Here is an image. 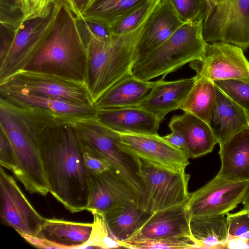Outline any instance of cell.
<instances>
[{
    "label": "cell",
    "mask_w": 249,
    "mask_h": 249,
    "mask_svg": "<svg viewBox=\"0 0 249 249\" xmlns=\"http://www.w3.org/2000/svg\"><path fill=\"white\" fill-rule=\"evenodd\" d=\"M41 148L50 193L71 213L86 210L89 173L69 122H59L47 128L41 137Z\"/></svg>",
    "instance_id": "cell-1"
},
{
    "label": "cell",
    "mask_w": 249,
    "mask_h": 249,
    "mask_svg": "<svg viewBox=\"0 0 249 249\" xmlns=\"http://www.w3.org/2000/svg\"><path fill=\"white\" fill-rule=\"evenodd\" d=\"M62 121L0 98V128L8 139L15 156L12 173L30 194L46 196L50 193L42 159L41 137L47 128Z\"/></svg>",
    "instance_id": "cell-2"
},
{
    "label": "cell",
    "mask_w": 249,
    "mask_h": 249,
    "mask_svg": "<svg viewBox=\"0 0 249 249\" xmlns=\"http://www.w3.org/2000/svg\"><path fill=\"white\" fill-rule=\"evenodd\" d=\"M87 62L86 42L77 18L64 0H57L53 22L23 70L86 84Z\"/></svg>",
    "instance_id": "cell-3"
},
{
    "label": "cell",
    "mask_w": 249,
    "mask_h": 249,
    "mask_svg": "<svg viewBox=\"0 0 249 249\" xmlns=\"http://www.w3.org/2000/svg\"><path fill=\"white\" fill-rule=\"evenodd\" d=\"M154 10L134 29L107 38L92 35L78 20L86 44V84L93 105L118 81L132 74L139 58V43Z\"/></svg>",
    "instance_id": "cell-4"
},
{
    "label": "cell",
    "mask_w": 249,
    "mask_h": 249,
    "mask_svg": "<svg viewBox=\"0 0 249 249\" xmlns=\"http://www.w3.org/2000/svg\"><path fill=\"white\" fill-rule=\"evenodd\" d=\"M83 152H87L107 162L111 168L139 196L144 210L149 208V200L142 180L138 158L124 150L112 130L95 116L71 120Z\"/></svg>",
    "instance_id": "cell-5"
},
{
    "label": "cell",
    "mask_w": 249,
    "mask_h": 249,
    "mask_svg": "<svg viewBox=\"0 0 249 249\" xmlns=\"http://www.w3.org/2000/svg\"><path fill=\"white\" fill-rule=\"evenodd\" d=\"M202 21L183 23L164 43L137 60L132 74L145 81L160 76L165 78L199 59L207 44L203 36Z\"/></svg>",
    "instance_id": "cell-6"
},
{
    "label": "cell",
    "mask_w": 249,
    "mask_h": 249,
    "mask_svg": "<svg viewBox=\"0 0 249 249\" xmlns=\"http://www.w3.org/2000/svg\"><path fill=\"white\" fill-rule=\"evenodd\" d=\"M207 43L223 42L249 48V0H220L202 21Z\"/></svg>",
    "instance_id": "cell-7"
},
{
    "label": "cell",
    "mask_w": 249,
    "mask_h": 249,
    "mask_svg": "<svg viewBox=\"0 0 249 249\" xmlns=\"http://www.w3.org/2000/svg\"><path fill=\"white\" fill-rule=\"evenodd\" d=\"M0 91L57 97L93 105L85 83L25 70L18 71L0 82Z\"/></svg>",
    "instance_id": "cell-8"
},
{
    "label": "cell",
    "mask_w": 249,
    "mask_h": 249,
    "mask_svg": "<svg viewBox=\"0 0 249 249\" xmlns=\"http://www.w3.org/2000/svg\"><path fill=\"white\" fill-rule=\"evenodd\" d=\"M137 158L151 213L186 204L190 194L188 191L190 175L185 170H173Z\"/></svg>",
    "instance_id": "cell-9"
},
{
    "label": "cell",
    "mask_w": 249,
    "mask_h": 249,
    "mask_svg": "<svg viewBox=\"0 0 249 249\" xmlns=\"http://www.w3.org/2000/svg\"><path fill=\"white\" fill-rule=\"evenodd\" d=\"M244 50L232 44L207 43L204 53L190 63L196 76L212 82L235 80L249 83V61Z\"/></svg>",
    "instance_id": "cell-10"
},
{
    "label": "cell",
    "mask_w": 249,
    "mask_h": 249,
    "mask_svg": "<svg viewBox=\"0 0 249 249\" xmlns=\"http://www.w3.org/2000/svg\"><path fill=\"white\" fill-rule=\"evenodd\" d=\"M249 191V181L224 179L215 177L190 193L185 204L190 217L227 215L242 203Z\"/></svg>",
    "instance_id": "cell-11"
},
{
    "label": "cell",
    "mask_w": 249,
    "mask_h": 249,
    "mask_svg": "<svg viewBox=\"0 0 249 249\" xmlns=\"http://www.w3.org/2000/svg\"><path fill=\"white\" fill-rule=\"evenodd\" d=\"M0 216L20 235L39 237L46 219L33 207L12 176L0 168Z\"/></svg>",
    "instance_id": "cell-12"
},
{
    "label": "cell",
    "mask_w": 249,
    "mask_h": 249,
    "mask_svg": "<svg viewBox=\"0 0 249 249\" xmlns=\"http://www.w3.org/2000/svg\"><path fill=\"white\" fill-rule=\"evenodd\" d=\"M56 10L55 0L47 15L26 20L13 31L9 49L0 62V83L25 68L49 30Z\"/></svg>",
    "instance_id": "cell-13"
},
{
    "label": "cell",
    "mask_w": 249,
    "mask_h": 249,
    "mask_svg": "<svg viewBox=\"0 0 249 249\" xmlns=\"http://www.w3.org/2000/svg\"><path fill=\"white\" fill-rule=\"evenodd\" d=\"M122 207H140L134 190L111 168L100 174L89 173V194L86 210L103 215Z\"/></svg>",
    "instance_id": "cell-14"
},
{
    "label": "cell",
    "mask_w": 249,
    "mask_h": 249,
    "mask_svg": "<svg viewBox=\"0 0 249 249\" xmlns=\"http://www.w3.org/2000/svg\"><path fill=\"white\" fill-rule=\"evenodd\" d=\"M111 130L120 146L134 157L175 171L184 170L189 164V159L183 153L159 134Z\"/></svg>",
    "instance_id": "cell-15"
},
{
    "label": "cell",
    "mask_w": 249,
    "mask_h": 249,
    "mask_svg": "<svg viewBox=\"0 0 249 249\" xmlns=\"http://www.w3.org/2000/svg\"><path fill=\"white\" fill-rule=\"evenodd\" d=\"M0 98L16 106L39 110L67 121L95 116L97 112L93 105L57 97L0 91Z\"/></svg>",
    "instance_id": "cell-16"
},
{
    "label": "cell",
    "mask_w": 249,
    "mask_h": 249,
    "mask_svg": "<svg viewBox=\"0 0 249 249\" xmlns=\"http://www.w3.org/2000/svg\"><path fill=\"white\" fill-rule=\"evenodd\" d=\"M190 220L185 204L156 211L151 213L140 228L125 241L192 236Z\"/></svg>",
    "instance_id": "cell-17"
},
{
    "label": "cell",
    "mask_w": 249,
    "mask_h": 249,
    "mask_svg": "<svg viewBox=\"0 0 249 249\" xmlns=\"http://www.w3.org/2000/svg\"><path fill=\"white\" fill-rule=\"evenodd\" d=\"M95 117L108 128L118 132L158 134L161 121L137 107L97 109Z\"/></svg>",
    "instance_id": "cell-18"
},
{
    "label": "cell",
    "mask_w": 249,
    "mask_h": 249,
    "mask_svg": "<svg viewBox=\"0 0 249 249\" xmlns=\"http://www.w3.org/2000/svg\"><path fill=\"white\" fill-rule=\"evenodd\" d=\"M154 81L147 97L137 106L154 115L160 121L169 112L179 109L195 81V77L166 81Z\"/></svg>",
    "instance_id": "cell-19"
},
{
    "label": "cell",
    "mask_w": 249,
    "mask_h": 249,
    "mask_svg": "<svg viewBox=\"0 0 249 249\" xmlns=\"http://www.w3.org/2000/svg\"><path fill=\"white\" fill-rule=\"evenodd\" d=\"M220 168L215 177L249 181V127L219 144Z\"/></svg>",
    "instance_id": "cell-20"
},
{
    "label": "cell",
    "mask_w": 249,
    "mask_h": 249,
    "mask_svg": "<svg viewBox=\"0 0 249 249\" xmlns=\"http://www.w3.org/2000/svg\"><path fill=\"white\" fill-rule=\"evenodd\" d=\"M170 130L180 133L185 139L189 159H196L211 153L218 141L210 125L194 115L185 112L171 119Z\"/></svg>",
    "instance_id": "cell-21"
},
{
    "label": "cell",
    "mask_w": 249,
    "mask_h": 249,
    "mask_svg": "<svg viewBox=\"0 0 249 249\" xmlns=\"http://www.w3.org/2000/svg\"><path fill=\"white\" fill-rule=\"evenodd\" d=\"M183 23L167 0H161L151 14L140 40L139 58L164 43Z\"/></svg>",
    "instance_id": "cell-22"
},
{
    "label": "cell",
    "mask_w": 249,
    "mask_h": 249,
    "mask_svg": "<svg viewBox=\"0 0 249 249\" xmlns=\"http://www.w3.org/2000/svg\"><path fill=\"white\" fill-rule=\"evenodd\" d=\"M209 125L220 144L249 127V116L242 107L216 87V98Z\"/></svg>",
    "instance_id": "cell-23"
},
{
    "label": "cell",
    "mask_w": 249,
    "mask_h": 249,
    "mask_svg": "<svg viewBox=\"0 0 249 249\" xmlns=\"http://www.w3.org/2000/svg\"><path fill=\"white\" fill-rule=\"evenodd\" d=\"M154 81L140 79L132 74L113 86L93 105L96 109L137 106L150 94Z\"/></svg>",
    "instance_id": "cell-24"
},
{
    "label": "cell",
    "mask_w": 249,
    "mask_h": 249,
    "mask_svg": "<svg viewBox=\"0 0 249 249\" xmlns=\"http://www.w3.org/2000/svg\"><path fill=\"white\" fill-rule=\"evenodd\" d=\"M92 228V223L46 218L39 237L47 240L53 248H83Z\"/></svg>",
    "instance_id": "cell-25"
},
{
    "label": "cell",
    "mask_w": 249,
    "mask_h": 249,
    "mask_svg": "<svg viewBox=\"0 0 249 249\" xmlns=\"http://www.w3.org/2000/svg\"><path fill=\"white\" fill-rule=\"evenodd\" d=\"M191 235L197 249H225L228 239L227 215L190 217Z\"/></svg>",
    "instance_id": "cell-26"
},
{
    "label": "cell",
    "mask_w": 249,
    "mask_h": 249,
    "mask_svg": "<svg viewBox=\"0 0 249 249\" xmlns=\"http://www.w3.org/2000/svg\"><path fill=\"white\" fill-rule=\"evenodd\" d=\"M150 213L140 207H122L112 210L102 216L113 237L124 242L134 233Z\"/></svg>",
    "instance_id": "cell-27"
},
{
    "label": "cell",
    "mask_w": 249,
    "mask_h": 249,
    "mask_svg": "<svg viewBox=\"0 0 249 249\" xmlns=\"http://www.w3.org/2000/svg\"><path fill=\"white\" fill-rule=\"evenodd\" d=\"M195 77V83L179 109L191 113L210 124L216 98V87L213 82Z\"/></svg>",
    "instance_id": "cell-28"
},
{
    "label": "cell",
    "mask_w": 249,
    "mask_h": 249,
    "mask_svg": "<svg viewBox=\"0 0 249 249\" xmlns=\"http://www.w3.org/2000/svg\"><path fill=\"white\" fill-rule=\"evenodd\" d=\"M146 0H96L82 17L109 23Z\"/></svg>",
    "instance_id": "cell-29"
},
{
    "label": "cell",
    "mask_w": 249,
    "mask_h": 249,
    "mask_svg": "<svg viewBox=\"0 0 249 249\" xmlns=\"http://www.w3.org/2000/svg\"><path fill=\"white\" fill-rule=\"evenodd\" d=\"M161 0H146L108 23L113 35H121L136 28Z\"/></svg>",
    "instance_id": "cell-30"
},
{
    "label": "cell",
    "mask_w": 249,
    "mask_h": 249,
    "mask_svg": "<svg viewBox=\"0 0 249 249\" xmlns=\"http://www.w3.org/2000/svg\"><path fill=\"white\" fill-rule=\"evenodd\" d=\"M121 248L136 249H197L192 236H180L135 241L120 242Z\"/></svg>",
    "instance_id": "cell-31"
},
{
    "label": "cell",
    "mask_w": 249,
    "mask_h": 249,
    "mask_svg": "<svg viewBox=\"0 0 249 249\" xmlns=\"http://www.w3.org/2000/svg\"><path fill=\"white\" fill-rule=\"evenodd\" d=\"M183 23L203 21L212 4L208 0H167Z\"/></svg>",
    "instance_id": "cell-32"
},
{
    "label": "cell",
    "mask_w": 249,
    "mask_h": 249,
    "mask_svg": "<svg viewBox=\"0 0 249 249\" xmlns=\"http://www.w3.org/2000/svg\"><path fill=\"white\" fill-rule=\"evenodd\" d=\"M93 228L90 238L83 248H119L120 241L115 239L108 231L103 217L94 214Z\"/></svg>",
    "instance_id": "cell-33"
},
{
    "label": "cell",
    "mask_w": 249,
    "mask_h": 249,
    "mask_svg": "<svg viewBox=\"0 0 249 249\" xmlns=\"http://www.w3.org/2000/svg\"><path fill=\"white\" fill-rule=\"evenodd\" d=\"M216 87L242 107L249 116V83L228 80L214 82Z\"/></svg>",
    "instance_id": "cell-34"
},
{
    "label": "cell",
    "mask_w": 249,
    "mask_h": 249,
    "mask_svg": "<svg viewBox=\"0 0 249 249\" xmlns=\"http://www.w3.org/2000/svg\"><path fill=\"white\" fill-rule=\"evenodd\" d=\"M24 21L17 0H0V25L15 31Z\"/></svg>",
    "instance_id": "cell-35"
},
{
    "label": "cell",
    "mask_w": 249,
    "mask_h": 249,
    "mask_svg": "<svg viewBox=\"0 0 249 249\" xmlns=\"http://www.w3.org/2000/svg\"><path fill=\"white\" fill-rule=\"evenodd\" d=\"M228 240L238 238L249 232V210L243 209L233 213H228Z\"/></svg>",
    "instance_id": "cell-36"
},
{
    "label": "cell",
    "mask_w": 249,
    "mask_h": 249,
    "mask_svg": "<svg viewBox=\"0 0 249 249\" xmlns=\"http://www.w3.org/2000/svg\"><path fill=\"white\" fill-rule=\"evenodd\" d=\"M25 21L44 17L53 8L55 0H17Z\"/></svg>",
    "instance_id": "cell-37"
},
{
    "label": "cell",
    "mask_w": 249,
    "mask_h": 249,
    "mask_svg": "<svg viewBox=\"0 0 249 249\" xmlns=\"http://www.w3.org/2000/svg\"><path fill=\"white\" fill-rule=\"evenodd\" d=\"M77 18L85 29L97 37L107 38L113 35L109 24L105 21L85 17Z\"/></svg>",
    "instance_id": "cell-38"
},
{
    "label": "cell",
    "mask_w": 249,
    "mask_h": 249,
    "mask_svg": "<svg viewBox=\"0 0 249 249\" xmlns=\"http://www.w3.org/2000/svg\"><path fill=\"white\" fill-rule=\"evenodd\" d=\"M0 164L2 167L14 171L16 167L14 151L5 134L0 131Z\"/></svg>",
    "instance_id": "cell-39"
},
{
    "label": "cell",
    "mask_w": 249,
    "mask_h": 249,
    "mask_svg": "<svg viewBox=\"0 0 249 249\" xmlns=\"http://www.w3.org/2000/svg\"><path fill=\"white\" fill-rule=\"evenodd\" d=\"M83 159L85 167L89 174H100L111 169L105 160L87 152H83Z\"/></svg>",
    "instance_id": "cell-40"
},
{
    "label": "cell",
    "mask_w": 249,
    "mask_h": 249,
    "mask_svg": "<svg viewBox=\"0 0 249 249\" xmlns=\"http://www.w3.org/2000/svg\"><path fill=\"white\" fill-rule=\"evenodd\" d=\"M163 139L181 151L189 159V152L187 145L183 137L176 131H171V133L162 137Z\"/></svg>",
    "instance_id": "cell-41"
},
{
    "label": "cell",
    "mask_w": 249,
    "mask_h": 249,
    "mask_svg": "<svg viewBox=\"0 0 249 249\" xmlns=\"http://www.w3.org/2000/svg\"><path fill=\"white\" fill-rule=\"evenodd\" d=\"M77 17L80 18L89 8L92 0H64Z\"/></svg>",
    "instance_id": "cell-42"
},
{
    "label": "cell",
    "mask_w": 249,
    "mask_h": 249,
    "mask_svg": "<svg viewBox=\"0 0 249 249\" xmlns=\"http://www.w3.org/2000/svg\"><path fill=\"white\" fill-rule=\"evenodd\" d=\"M226 248L249 249V232L238 238L228 240Z\"/></svg>",
    "instance_id": "cell-43"
},
{
    "label": "cell",
    "mask_w": 249,
    "mask_h": 249,
    "mask_svg": "<svg viewBox=\"0 0 249 249\" xmlns=\"http://www.w3.org/2000/svg\"><path fill=\"white\" fill-rule=\"evenodd\" d=\"M242 204L243 205V209L249 210V191L244 200L242 202Z\"/></svg>",
    "instance_id": "cell-44"
},
{
    "label": "cell",
    "mask_w": 249,
    "mask_h": 249,
    "mask_svg": "<svg viewBox=\"0 0 249 249\" xmlns=\"http://www.w3.org/2000/svg\"><path fill=\"white\" fill-rule=\"evenodd\" d=\"M220 0H209L212 4H215L218 3Z\"/></svg>",
    "instance_id": "cell-45"
},
{
    "label": "cell",
    "mask_w": 249,
    "mask_h": 249,
    "mask_svg": "<svg viewBox=\"0 0 249 249\" xmlns=\"http://www.w3.org/2000/svg\"><path fill=\"white\" fill-rule=\"evenodd\" d=\"M95 0H92L91 2V4L93 2H94V1H95ZM89 6H90V5H89Z\"/></svg>",
    "instance_id": "cell-46"
},
{
    "label": "cell",
    "mask_w": 249,
    "mask_h": 249,
    "mask_svg": "<svg viewBox=\"0 0 249 249\" xmlns=\"http://www.w3.org/2000/svg\"><path fill=\"white\" fill-rule=\"evenodd\" d=\"M208 0L209 2H210V1H209V0Z\"/></svg>",
    "instance_id": "cell-47"
}]
</instances>
